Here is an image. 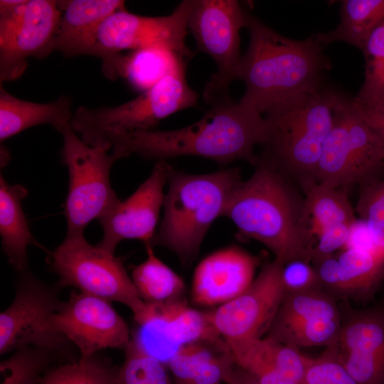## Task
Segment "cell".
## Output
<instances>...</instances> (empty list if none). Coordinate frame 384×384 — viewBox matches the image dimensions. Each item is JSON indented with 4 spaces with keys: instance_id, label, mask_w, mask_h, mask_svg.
Segmentation results:
<instances>
[{
    "instance_id": "1",
    "label": "cell",
    "mask_w": 384,
    "mask_h": 384,
    "mask_svg": "<svg viewBox=\"0 0 384 384\" xmlns=\"http://www.w3.org/2000/svg\"><path fill=\"white\" fill-rule=\"evenodd\" d=\"M268 126L260 113L230 97L211 105L198 122L174 130L139 131L114 138L109 148L119 159L136 154L144 159L195 156L220 165L242 159L255 165L257 144L265 145Z\"/></svg>"
},
{
    "instance_id": "2",
    "label": "cell",
    "mask_w": 384,
    "mask_h": 384,
    "mask_svg": "<svg viewBox=\"0 0 384 384\" xmlns=\"http://www.w3.org/2000/svg\"><path fill=\"white\" fill-rule=\"evenodd\" d=\"M255 166L252 176L234 190L223 216L241 235L265 245L282 265L297 260L311 262L316 240L304 197L263 153Z\"/></svg>"
},
{
    "instance_id": "3",
    "label": "cell",
    "mask_w": 384,
    "mask_h": 384,
    "mask_svg": "<svg viewBox=\"0 0 384 384\" xmlns=\"http://www.w3.org/2000/svg\"><path fill=\"white\" fill-rule=\"evenodd\" d=\"M250 43L235 74L245 92L239 101L262 115L295 95L324 86L331 64L314 35L303 41L278 33L245 10Z\"/></svg>"
},
{
    "instance_id": "4",
    "label": "cell",
    "mask_w": 384,
    "mask_h": 384,
    "mask_svg": "<svg viewBox=\"0 0 384 384\" xmlns=\"http://www.w3.org/2000/svg\"><path fill=\"white\" fill-rule=\"evenodd\" d=\"M343 95L323 86L294 96L265 117L268 138L262 153L302 189L316 182L323 145Z\"/></svg>"
},
{
    "instance_id": "5",
    "label": "cell",
    "mask_w": 384,
    "mask_h": 384,
    "mask_svg": "<svg viewBox=\"0 0 384 384\" xmlns=\"http://www.w3.org/2000/svg\"><path fill=\"white\" fill-rule=\"evenodd\" d=\"M241 181L236 167L206 174H185L172 167L163 204L164 218L151 245L171 250L184 265L191 264L209 228L223 215Z\"/></svg>"
},
{
    "instance_id": "6",
    "label": "cell",
    "mask_w": 384,
    "mask_h": 384,
    "mask_svg": "<svg viewBox=\"0 0 384 384\" xmlns=\"http://www.w3.org/2000/svg\"><path fill=\"white\" fill-rule=\"evenodd\" d=\"M182 64L140 95L123 104L100 108L79 107L70 127L92 146L109 151L110 142L129 132L155 130L164 118L195 107L198 95L188 85Z\"/></svg>"
},
{
    "instance_id": "7",
    "label": "cell",
    "mask_w": 384,
    "mask_h": 384,
    "mask_svg": "<svg viewBox=\"0 0 384 384\" xmlns=\"http://www.w3.org/2000/svg\"><path fill=\"white\" fill-rule=\"evenodd\" d=\"M384 146L352 97L343 95L321 150L316 182L346 190L383 178Z\"/></svg>"
},
{
    "instance_id": "8",
    "label": "cell",
    "mask_w": 384,
    "mask_h": 384,
    "mask_svg": "<svg viewBox=\"0 0 384 384\" xmlns=\"http://www.w3.org/2000/svg\"><path fill=\"white\" fill-rule=\"evenodd\" d=\"M50 270L58 275L60 287H73L79 292L126 305L139 317L146 308L121 258L84 235H65L48 257Z\"/></svg>"
},
{
    "instance_id": "9",
    "label": "cell",
    "mask_w": 384,
    "mask_h": 384,
    "mask_svg": "<svg viewBox=\"0 0 384 384\" xmlns=\"http://www.w3.org/2000/svg\"><path fill=\"white\" fill-rule=\"evenodd\" d=\"M63 139L62 162L68 170V193L64 204L65 235H84L94 219L98 220L120 200L112 187L110 171L119 159L113 152L88 145L71 129L60 133Z\"/></svg>"
},
{
    "instance_id": "10",
    "label": "cell",
    "mask_w": 384,
    "mask_h": 384,
    "mask_svg": "<svg viewBox=\"0 0 384 384\" xmlns=\"http://www.w3.org/2000/svg\"><path fill=\"white\" fill-rule=\"evenodd\" d=\"M61 289L48 285L28 269L19 273L12 303L0 314V354L26 346L66 354L70 341L54 327L53 318L64 302Z\"/></svg>"
},
{
    "instance_id": "11",
    "label": "cell",
    "mask_w": 384,
    "mask_h": 384,
    "mask_svg": "<svg viewBox=\"0 0 384 384\" xmlns=\"http://www.w3.org/2000/svg\"><path fill=\"white\" fill-rule=\"evenodd\" d=\"M62 12L58 1H0V81L22 76L30 58L55 50Z\"/></svg>"
},
{
    "instance_id": "12",
    "label": "cell",
    "mask_w": 384,
    "mask_h": 384,
    "mask_svg": "<svg viewBox=\"0 0 384 384\" xmlns=\"http://www.w3.org/2000/svg\"><path fill=\"white\" fill-rule=\"evenodd\" d=\"M245 27V9L236 0H193L188 29L193 36L196 52L210 55L218 70L206 83L205 102L210 106L230 97L228 89L242 55L240 31Z\"/></svg>"
},
{
    "instance_id": "13",
    "label": "cell",
    "mask_w": 384,
    "mask_h": 384,
    "mask_svg": "<svg viewBox=\"0 0 384 384\" xmlns=\"http://www.w3.org/2000/svg\"><path fill=\"white\" fill-rule=\"evenodd\" d=\"M193 5V0H183L171 14L157 17L137 15L126 9L117 11L99 25L83 55L103 62L124 50L163 47L191 58L186 38Z\"/></svg>"
},
{
    "instance_id": "14",
    "label": "cell",
    "mask_w": 384,
    "mask_h": 384,
    "mask_svg": "<svg viewBox=\"0 0 384 384\" xmlns=\"http://www.w3.org/2000/svg\"><path fill=\"white\" fill-rule=\"evenodd\" d=\"M282 264L267 263L239 296L205 312L207 319L225 341L262 338L267 333L284 296Z\"/></svg>"
},
{
    "instance_id": "15",
    "label": "cell",
    "mask_w": 384,
    "mask_h": 384,
    "mask_svg": "<svg viewBox=\"0 0 384 384\" xmlns=\"http://www.w3.org/2000/svg\"><path fill=\"white\" fill-rule=\"evenodd\" d=\"M134 320L137 327L131 338L166 366L183 346L215 342L220 338L205 312L191 308L181 297L162 303H146L144 312Z\"/></svg>"
},
{
    "instance_id": "16",
    "label": "cell",
    "mask_w": 384,
    "mask_h": 384,
    "mask_svg": "<svg viewBox=\"0 0 384 384\" xmlns=\"http://www.w3.org/2000/svg\"><path fill=\"white\" fill-rule=\"evenodd\" d=\"M341 327L334 297L323 289L284 294L267 338L299 349L334 345Z\"/></svg>"
},
{
    "instance_id": "17",
    "label": "cell",
    "mask_w": 384,
    "mask_h": 384,
    "mask_svg": "<svg viewBox=\"0 0 384 384\" xmlns=\"http://www.w3.org/2000/svg\"><path fill=\"white\" fill-rule=\"evenodd\" d=\"M53 325L77 346L83 359L106 348L124 350L132 338L111 302L74 290L55 315Z\"/></svg>"
},
{
    "instance_id": "18",
    "label": "cell",
    "mask_w": 384,
    "mask_h": 384,
    "mask_svg": "<svg viewBox=\"0 0 384 384\" xmlns=\"http://www.w3.org/2000/svg\"><path fill=\"white\" fill-rule=\"evenodd\" d=\"M172 167L166 161H156L149 176L130 196L98 219L103 230L99 247L114 254L124 240L151 244L164 204V187Z\"/></svg>"
},
{
    "instance_id": "19",
    "label": "cell",
    "mask_w": 384,
    "mask_h": 384,
    "mask_svg": "<svg viewBox=\"0 0 384 384\" xmlns=\"http://www.w3.org/2000/svg\"><path fill=\"white\" fill-rule=\"evenodd\" d=\"M331 347L358 384H384V304L341 316Z\"/></svg>"
},
{
    "instance_id": "20",
    "label": "cell",
    "mask_w": 384,
    "mask_h": 384,
    "mask_svg": "<svg viewBox=\"0 0 384 384\" xmlns=\"http://www.w3.org/2000/svg\"><path fill=\"white\" fill-rule=\"evenodd\" d=\"M256 260L237 246L220 249L196 267L191 298L201 306H220L235 299L254 280Z\"/></svg>"
},
{
    "instance_id": "21",
    "label": "cell",
    "mask_w": 384,
    "mask_h": 384,
    "mask_svg": "<svg viewBox=\"0 0 384 384\" xmlns=\"http://www.w3.org/2000/svg\"><path fill=\"white\" fill-rule=\"evenodd\" d=\"M235 364L260 384H296L304 368L299 349L267 337L225 341Z\"/></svg>"
},
{
    "instance_id": "22",
    "label": "cell",
    "mask_w": 384,
    "mask_h": 384,
    "mask_svg": "<svg viewBox=\"0 0 384 384\" xmlns=\"http://www.w3.org/2000/svg\"><path fill=\"white\" fill-rule=\"evenodd\" d=\"M62 14L55 50L66 58L83 55L99 25L117 11L126 9L121 0L58 1Z\"/></svg>"
},
{
    "instance_id": "23",
    "label": "cell",
    "mask_w": 384,
    "mask_h": 384,
    "mask_svg": "<svg viewBox=\"0 0 384 384\" xmlns=\"http://www.w3.org/2000/svg\"><path fill=\"white\" fill-rule=\"evenodd\" d=\"M190 59L169 48L149 47L127 55L115 53L102 70L107 78H124L132 88L143 92Z\"/></svg>"
},
{
    "instance_id": "24",
    "label": "cell",
    "mask_w": 384,
    "mask_h": 384,
    "mask_svg": "<svg viewBox=\"0 0 384 384\" xmlns=\"http://www.w3.org/2000/svg\"><path fill=\"white\" fill-rule=\"evenodd\" d=\"M72 100L63 95L48 103L23 100L9 93L0 85V141L30 127L50 124L61 133L70 127L73 118Z\"/></svg>"
},
{
    "instance_id": "25",
    "label": "cell",
    "mask_w": 384,
    "mask_h": 384,
    "mask_svg": "<svg viewBox=\"0 0 384 384\" xmlns=\"http://www.w3.org/2000/svg\"><path fill=\"white\" fill-rule=\"evenodd\" d=\"M215 342H196L183 346L166 366L176 384H220L234 367L227 343L218 349Z\"/></svg>"
},
{
    "instance_id": "26",
    "label": "cell",
    "mask_w": 384,
    "mask_h": 384,
    "mask_svg": "<svg viewBox=\"0 0 384 384\" xmlns=\"http://www.w3.org/2000/svg\"><path fill=\"white\" fill-rule=\"evenodd\" d=\"M28 190L23 186L8 183L0 176V235L2 250L9 264L18 273L28 269L27 247L35 240L22 208Z\"/></svg>"
},
{
    "instance_id": "27",
    "label": "cell",
    "mask_w": 384,
    "mask_h": 384,
    "mask_svg": "<svg viewBox=\"0 0 384 384\" xmlns=\"http://www.w3.org/2000/svg\"><path fill=\"white\" fill-rule=\"evenodd\" d=\"M340 22L329 32L314 35L323 47L341 41L361 50L373 31L384 21V0H345L340 9Z\"/></svg>"
},
{
    "instance_id": "28",
    "label": "cell",
    "mask_w": 384,
    "mask_h": 384,
    "mask_svg": "<svg viewBox=\"0 0 384 384\" xmlns=\"http://www.w3.org/2000/svg\"><path fill=\"white\" fill-rule=\"evenodd\" d=\"M311 233L316 237L338 225H355L357 219L346 190L312 182L302 189Z\"/></svg>"
},
{
    "instance_id": "29",
    "label": "cell",
    "mask_w": 384,
    "mask_h": 384,
    "mask_svg": "<svg viewBox=\"0 0 384 384\" xmlns=\"http://www.w3.org/2000/svg\"><path fill=\"white\" fill-rule=\"evenodd\" d=\"M145 247L147 257L134 267L131 277L141 299L152 304L181 298L185 289L183 279L156 256L151 244Z\"/></svg>"
},
{
    "instance_id": "30",
    "label": "cell",
    "mask_w": 384,
    "mask_h": 384,
    "mask_svg": "<svg viewBox=\"0 0 384 384\" xmlns=\"http://www.w3.org/2000/svg\"><path fill=\"white\" fill-rule=\"evenodd\" d=\"M366 60L363 83L353 101L361 106L384 104V21L371 33L362 50Z\"/></svg>"
},
{
    "instance_id": "31",
    "label": "cell",
    "mask_w": 384,
    "mask_h": 384,
    "mask_svg": "<svg viewBox=\"0 0 384 384\" xmlns=\"http://www.w3.org/2000/svg\"><path fill=\"white\" fill-rule=\"evenodd\" d=\"M119 368L95 354L49 370L38 384H118Z\"/></svg>"
},
{
    "instance_id": "32",
    "label": "cell",
    "mask_w": 384,
    "mask_h": 384,
    "mask_svg": "<svg viewBox=\"0 0 384 384\" xmlns=\"http://www.w3.org/2000/svg\"><path fill=\"white\" fill-rule=\"evenodd\" d=\"M52 354L36 346L14 351L0 363V384H38Z\"/></svg>"
},
{
    "instance_id": "33",
    "label": "cell",
    "mask_w": 384,
    "mask_h": 384,
    "mask_svg": "<svg viewBox=\"0 0 384 384\" xmlns=\"http://www.w3.org/2000/svg\"><path fill=\"white\" fill-rule=\"evenodd\" d=\"M124 352V363L119 368L118 384H176L166 366L146 353L132 338Z\"/></svg>"
},
{
    "instance_id": "34",
    "label": "cell",
    "mask_w": 384,
    "mask_h": 384,
    "mask_svg": "<svg viewBox=\"0 0 384 384\" xmlns=\"http://www.w3.org/2000/svg\"><path fill=\"white\" fill-rule=\"evenodd\" d=\"M355 211L373 244L384 252V178L360 186Z\"/></svg>"
},
{
    "instance_id": "35",
    "label": "cell",
    "mask_w": 384,
    "mask_h": 384,
    "mask_svg": "<svg viewBox=\"0 0 384 384\" xmlns=\"http://www.w3.org/2000/svg\"><path fill=\"white\" fill-rule=\"evenodd\" d=\"M301 384H358L336 357L331 346L317 357L306 356Z\"/></svg>"
},
{
    "instance_id": "36",
    "label": "cell",
    "mask_w": 384,
    "mask_h": 384,
    "mask_svg": "<svg viewBox=\"0 0 384 384\" xmlns=\"http://www.w3.org/2000/svg\"><path fill=\"white\" fill-rule=\"evenodd\" d=\"M281 279L284 294L322 289L314 265L305 260H293L282 265Z\"/></svg>"
},
{
    "instance_id": "37",
    "label": "cell",
    "mask_w": 384,
    "mask_h": 384,
    "mask_svg": "<svg viewBox=\"0 0 384 384\" xmlns=\"http://www.w3.org/2000/svg\"><path fill=\"white\" fill-rule=\"evenodd\" d=\"M355 225L341 224L330 227L321 232L316 238L311 262L320 258L335 255L347 246Z\"/></svg>"
},
{
    "instance_id": "38",
    "label": "cell",
    "mask_w": 384,
    "mask_h": 384,
    "mask_svg": "<svg viewBox=\"0 0 384 384\" xmlns=\"http://www.w3.org/2000/svg\"><path fill=\"white\" fill-rule=\"evenodd\" d=\"M311 263L322 289L333 296L336 295L340 285L341 270L336 254L314 260Z\"/></svg>"
},
{
    "instance_id": "39",
    "label": "cell",
    "mask_w": 384,
    "mask_h": 384,
    "mask_svg": "<svg viewBox=\"0 0 384 384\" xmlns=\"http://www.w3.org/2000/svg\"><path fill=\"white\" fill-rule=\"evenodd\" d=\"M353 103L366 122L380 139L384 146V104L367 107L356 105L354 102Z\"/></svg>"
},
{
    "instance_id": "40",
    "label": "cell",
    "mask_w": 384,
    "mask_h": 384,
    "mask_svg": "<svg viewBox=\"0 0 384 384\" xmlns=\"http://www.w3.org/2000/svg\"><path fill=\"white\" fill-rule=\"evenodd\" d=\"M226 384H260L252 377L236 365L228 373L224 380Z\"/></svg>"
}]
</instances>
